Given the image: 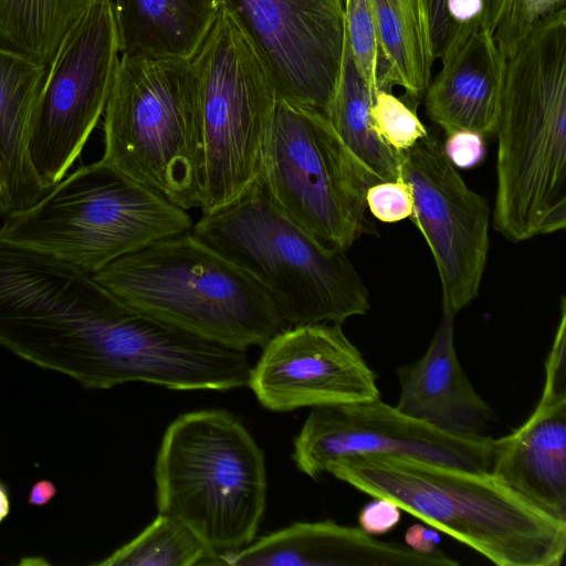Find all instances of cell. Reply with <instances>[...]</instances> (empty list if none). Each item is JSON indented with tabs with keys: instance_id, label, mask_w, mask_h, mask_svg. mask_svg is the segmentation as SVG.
<instances>
[{
	"instance_id": "cell-30",
	"label": "cell",
	"mask_w": 566,
	"mask_h": 566,
	"mask_svg": "<svg viewBox=\"0 0 566 566\" xmlns=\"http://www.w3.org/2000/svg\"><path fill=\"white\" fill-rule=\"evenodd\" d=\"M482 135L470 130H458L447 135L443 150L454 167L470 168L479 164L485 154Z\"/></svg>"
},
{
	"instance_id": "cell-11",
	"label": "cell",
	"mask_w": 566,
	"mask_h": 566,
	"mask_svg": "<svg viewBox=\"0 0 566 566\" xmlns=\"http://www.w3.org/2000/svg\"><path fill=\"white\" fill-rule=\"evenodd\" d=\"M277 101L328 116L345 53L344 0H218Z\"/></svg>"
},
{
	"instance_id": "cell-16",
	"label": "cell",
	"mask_w": 566,
	"mask_h": 566,
	"mask_svg": "<svg viewBox=\"0 0 566 566\" xmlns=\"http://www.w3.org/2000/svg\"><path fill=\"white\" fill-rule=\"evenodd\" d=\"M230 566H457L442 551L420 554L332 521L296 522L219 555Z\"/></svg>"
},
{
	"instance_id": "cell-14",
	"label": "cell",
	"mask_w": 566,
	"mask_h": 566,
	"mask_svg": "<svg viewBox=\"0 0 566 566\" xmlns=\"http://www.w3.org/2000/svg\"><path fill=\"white\" fill-rule=\"evenodd\" d=\"M376 375L337 323L285 327L263 346L248 387L276 412L380 397Z\"/></svg>"
},
{
	"instance_id": "cell-28",
	"label": "cell",
	"mask_w": 566,
	"mask_h": 566,
	"mask_svg": "<svg viewBox=\"0 0 566 566\" xmlns=\"http://www.w3.org/2000/svg\"><path fill=\"white\" fill-rule=\"evenodd\" d=\"M371 114L378 133L397 153H402L428 135L416 112L392 91L379 88Z\"/></svg>"
},
{
	"instance_id": "cell-4",
	"label": "cell",
	"mask_w": 566,
	"mask_h": 566,
	"mask_svg": "<svg viewBox=\"0 0 566 566\" xmlns=\"http://www.w3.org/2000/svg\"><path fill=\"white\" fill-rule=\"evenodd\" d=\"M91 275L124 304L238 349L263 346L287 326L251 276L191 231L154 242Z\"/></svg>"
},
{
	"instance_id": "cell-33",
	"label": "cell",
	"mask_w": 566,
	"mask_h": 566,
	"mask_svg": "<svg viewBox=\"0 0 566 566\" xmlns=\"http://www.w3.org/2000/svg\"><path fill=\"white\" fill-rule=\"evenodd\" d=\"M56 495V486L49 480L36 481L28 496V503L32 506H44Z\"/></svg>"
},
{
	"instance_id": "cell-31",
	"label": "cell",
	"mask_w": 566,
	"mask_h": 566,
	"mask_svg": "<svg viewBox=\"0 0 566 566\" xmlns=\"http://www.w3.org/2000/svg\"><path fill=\"white\" fill-rule=\"evenodd\" d=\"M374 499L359 512V526L370 535L385 534L399 523L401 509L390 500L382 497Z\"/></svg>"
},
{
	"instance_id": "cell-8",
	"label": "cell",
	"mask_w": 566,
	"mask_h": 566,
	"mask_svg": "<svg viewBox=\"0 0 566 566\" xmlns=\"http://www.w3.org/2000/svg\"><path fill=\"white\" fill-rule=\"evenodd\" d=\"M192 60L206 164L201 211L210 213L235 201L261 176L277 99L254 52L222 11Z\"/></svg>"
},
{
	"instance_id": "cell-29",
	"label": "cell",
	"mask_w": 566,
	"mask_h": 566,
	"mask_svg": "<svg viewBox=\"0 0 566 566\" xmlns=\"http://www.w3.org/2000/svg\"><path fill=\"white\" fill-rule=\"evenodd\" d=\"M365 199L367 209L381 222H398L410 218L412 213V193L402 179L371 185L366 191Z\"/></svg>"
},
{
	"instance_id": "cell-18",
	"label": "cell",
	"mask_w": 566,
	"mask_h": 566,
	"mask_svg": "<svg viewBox=\"0 0 566 566\" xmlns=\"http://www.w3.org/2000/svg\"><path fill=\"white\" fill-rule=\"evenodd\" d=\"M454 316L442 306L441 322L424 355L398 369L400 395L396 408L447 432L482 434L492 411L458 360Z\"/></svg>"
},
{
	"instance_id": "cell-15",
	"label": "cell",
	"mask_w": 566,
	"mask_h": 566,
	"mask_svg": "<svg viewBox=\"0 0 566 566\" xmlns=\"http://www.w3.org/2000/svg\"><path fill=\"white\" fill-rule=\"evenodd\" d=\"M490 473L532 505L566 522V300L528 419L494 440Z\"/></svg>"
},
{
	"instance_id": "cell-20",
	"label": "cell",
	"mask_w": 566,
	"mask_h": 566,
	"mask_svg": "<svg viewBox=\"0 0 566 566\" xmlns=\"http://www.w3.org/2000/svg\"><path fill=\"white\" fill-rule=\"evenodd\" d=\"M122 54L192 59L211 30L218 0H113Z\"/></svg>"
},
{
	"instance_id": "cell-19",
	"label": "cell",
	"mask_w": 566,
	"mask_h": 566,
	"mask_svg": "<svg viewBox=\"0 0 566 566\" xmlns=\"http://www.w3.org/2000/svg\"><path fill=\"white\" fill-rule=\"evenodd\" d=\"M48 65L0 48V210L4 217L34 206L49 190L28 156V136Z\"/></svg>"
},
{
	"instance_id": "cell-34",
	"label": "cell",
	"mask_w": 566,
	"mask_h": 566,
	"mask_svg": "<svg viewBox=\"0 0 566 566\" xmlns=\"http://www.w3.org/2000/svg\"><path fill=\"white\" fill-rule=\"evenodd\" d=\"M10 495L7 485L0 481V524L10 513Z\"/></svg>"
},
{
	"instance_id": "cell-24",
	"label": "cell",
	"mask_w": 566,
	"mask_h": 566,
	"mask_svg": "<svg viewBox=\"0 0 566 566\" xmlns=\"http://www.w3.org/2000/svg\"><path fill=\"white\" fill-rule=\"evenodd\" d=\"M93 565L193 566L220 565V560L189 526L159 513L134 539Z\"/></svg>"
},
{
	"instance_id": "cell-23",
	"label": "cell",
	"mask_w": 566,
	"mask_h": 566,
	"mask_svg": "<svg viewBox=\"0 0 566 566\" xmlns=\"http://www.w3.org/2000/svg\"><path fill=\"white\" fill-rule=\"evenodd\" d=\"M97 1L0 0V48L48 65L73 24Z\"/></svg>"
},
{
	"instance_id": "cell-10",
	"label": "cell",
	"mask_w": 566,
	"mask_h": 566,
	"mask_svg": "<svg viewBox=\"0 0 566 566\" xmlns=\"http://www.w3.org/2000/svg\"><path fill=\"white\" fill-rule=\"evenodd\" d=\"M112 1L93 3L48 64L28 136V156L44 189L60 182L105 111L119 62Z\"/></svg>"
},
{
	"instance_id": "cell-5",
	"label": "cell",
	"mask_w": 566,
	"mask_h": 566,
	"mask_svg": "<svg viewBox=\"0 0 566 566\" xmlns=\"http://www.w3.org/2000/svg\"><path fill=\"white\" fill-rule=\"evenodd\" d=\"M104 112L103 161L184 210L202 208L206 164L192 59L122 54Z\"/></svg>"
},
{
	"instance_id": "cell-26",
	"label": "cell",
	"mask_w": 566,
	"mask_h": 566,
	"mask_svg": "<svg viewBox=\"0 0 566 566\" xmlns=\"http://www.w3.org/2000/svg\"><path fill=\"white\" fill-rule=\"evenodd\" d=\"M564 9L566 0H496L491 32L500 52L512 56L541 21Z\"/></svg>"
},
{
	"instance_id": "cell-2",
	"label": "cell",
	"mask_w": 566,
	"mask_h": 566,
	"mask_svg": "<svg viewBox=\"0 0 566 566\" xmlns=\"http://www.w3.org/2000/svg\"><path fill=\"white\" fill-rule=\"evenodd\" d=\"M325 473L392 501L497 566H559L565 556L566 522L538 510L490 472L361 455L332 462Z\"/></svg>"
},
{
	"instance_id": "cell-7",
	"label": "cell",
	"mask_w": 566,
	"mask_h": 566,
	"mask_svg": "<svg viewBox=\"0 0 566 566\" xmlns=\"http://www.w3.org/2000/svg\"><path fill=\"white\" fill-rule=\"evenodd\" d=\"M192 227L187 210L99 159L63 178L30 209L6 217L0 240L93 274Z\"/></svg>"
},
{
	"instance_id": "cell-13",
	"label": "cell",
	"mask_w": 566,
	"mask_h": 566,
	"mask_svg": "<svg viewBox=\"0 0 566 566\" xmlns=\"http://www.w3.org/2000/svg\"><path fill=\"white\" fill-rule=\"evenodd\" d=\"M400 178L412 193L410 219L438 269L442 306L455 315L479 295L490 244L488 201L467 186L430 133L401 153Z\"/></svg>"
},
{
	"instance_id": "cell-6",
	"label": "cell",
	"mask_w": 566,
	"mask_h": 566,
	"mask_svg": "<svg viewBox=\"0 0 566 566\" xmlns=\"http://www.w3.org/2000/svg\"><path fill=\"white\" fill-rule=\"evenodd\" d=\"M155 481L158 512L185 523L218 556L254 539L266 505L265 461L232 413L176 418L158 449Z\"/></svg>"
},
{
	"instance_id": "cell-1",
	"label": "cell",
	"mask_w": 566,
	"mask_h": 566,
	"mask_svg": "<svg viewBox=\"0 0 566 566\" xmlns=\"http://www.w3.org/2000/svg\"><path fill=\"white\" fill-rule=\"evenodd\" d=\"M493 223L512 242L566 227V9L506 59Z\"/></svg>"
},
{
	"instance_id": "cell-32",
	"label": "cell",
	"mask_w": 566,
	"mask_h": 566,
	"mask_svg": "<svg viewBox=\"0 0 566 566\" xmlns=\"http://www.w3.org/2000/svg\"><path fill=\"white\" fill-rule=\"evenodd\" d=\"M406 545L420 554H432L437 552V546L441 542L440 534L421 524H413L405 533Z\"/></svg>"
},
{
	"instance_id": "cell-25",
	"label": "cell",
	"mask_w": 566,
	"mask_h": 566,
	"mask_svg": "<svg viewBox=\"0 0 566 566\" xmlns=\"http://www.w3.org/2000/svg\"><path fill=\"white\" fill-rule=\"evenodd\" d=\"M496 0H416L423 48L433 65L471 32L488 28Z\"/></svg>"
},
{
	"instance_id": "cell-21",
	"label": "cell",
	"mask_w": 566,
	"mask_h": 566,
	"mask_svg": "<svg viewBox=\"0 0 566 566\" xmlns=\"http://www.w3.org/2000/svg\"><path fill=\"white\" fill-rule=\"evenodd\" d=\"M378 40V87H401L417 103L432 76L416 0H368Z\"/></svg>"
},
{
	"instance_id": "cell-9",
	"label": "cell",
	"mask_w": 566,
	"mask_h": 566,
	"mask_svg": "<svg viewBox=\"0 0 566 566\" xmlns=\"http://www.w3.org/2000/svg\"><path fill=\"white\" fill-rule=\"evenodd\" d=\"M276 205L325 247L346 251L369 231L361 168L328 117L276 101L262 169Z\"/></svg>"
},
{
	"instance_id": "cell-17",
	"label": "cell",
	"mask_w": 566,
	"mask_h": 566,
	"mask_svg": "<svg viewBox=\"0 0 566 566\" xmlns=\"http://www.w3.org/2000/svg\"><path fill=\"white\" fill-rule=\"evenodd\" d=\"M441 66L423 93L426 114L447 135L495 134L506 59L488 28L471 32L439 59Z\"/></svg>"
},
{
	"instance_id": "cell-3",
	"label": "cell",
	"mask_w": 566,
	"mask_h": 566,
	"mask_svg": "<svg viewBox=\"0 0 566 566\" xmlns=\"http://www.w3.org/2000/svg\"><path fill=\"white\" fill-rule=\"evenodd\" d=\"M191 233L251 276L286 325L343 324L370 308L345 251L325 247L287 217L262 175L229 206L202 213Z\"/></svg>"
},
{
	"instance_id": "cell-27",
	"label": "cell",
	"mask_w": 566,
	"mask_h": 566,
	"mask_svg": "<svg viewBox=\"0 0 566 566\" xmlns=\"http://www.w3.org/2000/svg\"><path fill=\"white\" fill-rule=\"evenodd\" d=\"M346 43L358 74L375 95L378 87V40L368 0H344Z\"/></svg>"
},
{
	"instance_id": "cell-22",
	"label": "cell",
	"mask_w": 566,
	"mask_h": 566,
	"mask_svg": "<svg viewBox=\"0 0 566 566\" xmlns=\"http://www.w3.org/2000/svg\"><path fill=\"white\" fill-rule=\"evenodd\" d=\"M374 96L358 74L346 43L337 91L327 117L340 140L376 182L397 181L401 179V153L394 150L377 130L371 114Z\"/></svg>"
},
{
	"instance_id": "cell-12",
	"label": "cell",
	"mask_w": 566,
	"mask_h": 566,
	"mask_svg": "<svg viewBox=\"0 0 566 566\" xmlns=\"http://www.w3.org/2000/svg\"><path fill=\"white\" fill-rule=\"evenodd\" d=\"M494 440L440 430L380 398L314 407L294 439L292 459L312 479L335 461L361 455L418 459L490 472Z\"/></svg>"
}]
</instances>
